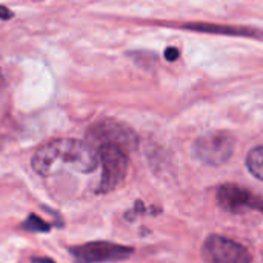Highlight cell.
Listing matches in <instances>:
<instances>
[{
	"mask_svg": "<svg viewBox=\"0 0 263 263\" xmlns=\"http://www.w3.org/2000/svg\"><path fill=\"white\" fill-rule=\"evenodd\" d=\"M202 256L206 263H251L245 247L222 236H210L202 247Z\"/></svg>",
	"mask_w": 263,
	"mask_h": 263,
	"instance_id": "5b68a950",
	"label": "cell"
},
{
	"mask_svg": "<svg viewBox=\"0 0 263 263\" xmlns=\"http://www.w3.org/2000/svg\"><path fill=\"white\" fill-rule=\"evenodd\" d=\"M247 166L254 177L263 180V146H257L248 153Z\"/></svg>",
	"mask_w": 263,
	"mask_h": 263,
	"instance_id": "ba28073f",
	"label": "cell"
},
{
	"mask_svg": "<svg viewBox=\"0 0 263 263\" xmlns=\"http://www.w3.org/2000/svg\"><path fill=\"white\" fill-rule=\"evenodd\" d=\"M97 154H99V162L103 166L100 190L103 193L112 191L126 177V171H128L126 151H123L116 145H100Z\"/></svg>",
	"mask_w": 263,
	"mask_h": 263,
	"instance_id": "7a4b0ae2",
	"label": "cell"
},
{
	"mask_svg": "<svg viewBox=\"0 0 263 263\" xmlns=\"http://www.w3.org/2000/svg\"><path fill=\"white\" fill-rule=\"evenodd\" d=\"M217 200L225 211L233 214L242 213L245 210H259L263 213V200L237 185L220 186L217 193Z\"/></svg>",
	"mask_w": 263,
	"mask_h": 263,
	"instance_id": "52a82bcc",
	"label": "cell"
},
{
	"mask_svg": "<svg viewBox=\"0 0 263 263\" xmlns=\"http://www.w3.org/2000/svg\"><path fill=\"white\" fill-rule=\"evenodd\" d=\"M35 263H54V262H51V260H46V259H45V260H37Z\"/></svg>",
	"mask_w": 263,
	"mask_h": 263,
	"instance_id": "7c38bea8",
	"label": "cell"
},
{
	"mask_svg": "<svg viewBox=\"0 0 263 263\" xmlns=\"http://www.w3.org/2000/svg\"><path fill=\"white\" fill-rule=\"evenodd\" d=\"M179 49L177 48H166V51H165V57H166V60H170V62H174V60H177V57H179Z\"/></svg>",
	"mask_w": 263,
	"mask_h": 263,
	"instance_id": "9c48e42d",
	"label": "cell"
},
{
	"mask_svg": "<svg viewBox=\"0 0 263 263\" xmlns=\"http://www.w3.org/2000/svg\"><path fill=\"white\" fill-rule=\"evenodd\" d=\"M88 139L91 145H116L123 151H131L137 146L136 133L116 120H100L94 123L88 131Z\"/></svg>",
	"mask_w": 263,
	"mask_h": 263,
	"instance_id": "3957f363",
	"label": "cell"
},
{
	"mask_svg": "<svg viewBox=\"0 0 263 263\" xmlns=\"http://www.w3.org/2000/svg\"><path fill=\"white\" fill-rule=\"evenodd\" d=\"M3 83H5V80H3V76H2V71H0V88L3 86Z\"/></svg>",
	"mask_w": 263,
	"mask_h": 263,
	"instance_id": "8fae6325",
	"label": "cell"
},
{
	"mask_svg": "<svg viewBox=\"0 0 263 263\" xmlns=\"http://www.w3.org/2000/svg\"><path fill=\"white\" fill-rule=\"evenodd\" d=\"M99 165L97 149L89 142L57 139L39 148L32 157V168L43 177L60 171L91 173Z\"/></svg>",
	"mask_w": 263,
	"mask_h": 263,
	"instance_id": "6da1fadb",
	"label": "cell"
},
{
	"mask_svg": "<svg viewBox=\"0 0 263 263\" xmlns=\"http://www.w3.org/2000/svg\"><path fill=\"white\" fill-rule=\"evenodd\" d=\"M11 17H12V11H9L6 6H0V18L8 20V18H11Z\"/></svg>",
	"mask_w": 263,
	"mask_h": 263,
	"instance_id": "30bf717a",
	"label": "cell"
},
{
	"mask_svg": "<svg viewBox=\"0 0 263 263\" xmlns=\"http://www.w3.org/2000/svg\"><path fill=\"white\" fill-rule=\"evenodd\" d=\"M133 250L125 248L114 243L106 242H96L88 243L79 248H72V256L80 263H102V262H117L131 256Z\"/></svg>",
	"mask_w": 263,
	"mask_h": 263,
	"instance_id": "8992f818",
	"label": "cell"
},
{
	"mask_svg": "<svg viewBox=\"0 0 263 263\" xmlns=\"http://www.w3.org/2000/svg\"><path fill=\"white\" fill-rule=\"evenodd\" d=\"M194 151L199 160L208 165H222L228 162L234 151V137L225 131H216L202 136L196 145Z\"/></svg>",
	"mask_w": 263,
	"mask_h": 263,
	"instance_id": "277c9868",
	"label": "cell"
}]
</instances>
